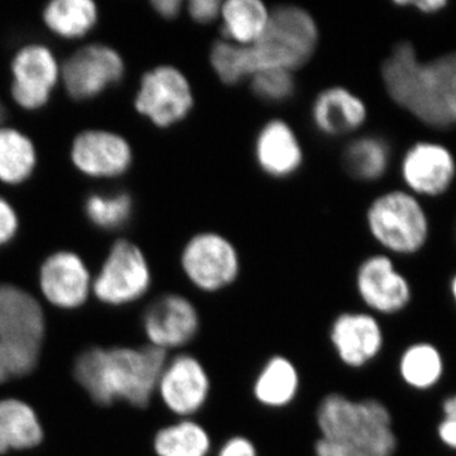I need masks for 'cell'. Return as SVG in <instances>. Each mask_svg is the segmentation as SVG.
Instances as JSON below:
<instances>
[{"label": "cell", "instance_id": "1", "mask_svg": "<svg viewBox=\"0 0 456 456\" xmlns=\"http://www.w3.org/2000/svg\"><path fill=\"white\" fill-rule=\"evenodd\" d=\"M382 77L389 97L425 125L456 126V53L422 62L402 42L384 61Z\"/></svg>", "mask_w": 456, "mask_h": 456}, {"label": "cell", "instance_id": "2", "mask_svg": "<svg viewBox=\"0 0 456 456\" xmlns=\"http://www.w3.org/2000/svg\"><path fill=\"white\" fill-rule=\"evenodd\" d=\"M167 353L146 345L140 347H90L74 364V377L101 406L125 401L145 408L156 395Z\"/></svg>", "mask_w": 456, "mask_h": 456}, {"label": "cell", "instance_id": "3", "mask_svg": "<svg viewBox=\"0 0 456 456\" xmlns=\"http://www.w3.org/2000/svg\"><path fill=\"white\" fill-rule=\"evenodd\" d=\"M316 424L320 436L338 441L351 456H393L397 449L391 412L378 399L327 395L318 403Z\"/></svg>", "mask_w": 456, "mask_h": 456}, {"label": "cell", "instance_id": "4", "mask_svg": "<svg viewBox=\"0 0 456 456\" xmlns=\"http://www.w3.org/2000/svg\"><path fill=\"white\" fill-rule=\"evenodd\" d=\"M317 44V25L307 11L296 5L275 9L263 36L246 46L251 77L268 69L294 71L311 59Z\"/></svg>", "mask_w": 456, "mask_h": 456}, {"label": "cell", "instance_id": "5", "mask_svg": "<svg viewBox=\"0 0 456 456\" xmlns=\"http://www.w3.org/2000/svg\"><path fill=\"white\" fill-rule=\"evenodd\" d=\"M371 235L392 253L415 254L426 244L428 221L416 198L404 191H389L369 207Z\"/></svg>", "mask_w": 456, "mask_h": 456}, {"label": "cell", "instance_id": "6", "mask_svg": "<svg viewBox=\"0 0 456 456\" xmlns=\"http://www.w3.org/2000/svg\"><path fill=\"white\" fill-rule=\"evenodd\" d=\"M183 273L198 290L217 293L231 287L241 272V261L232 242L215 232L191 237L183 248Z\"/></svg>", "mask_w": 456, "mask_h": 456}, {"label": "cell", "instance_id": "7", "mask_svg": "<svg viewBox=\"0 0 456 456\" xmlns=\"http://www.w3.org/2000/svg\"><path fill=\"white\" fill-rule=\"evenodd\" d=\"M194 106L193 90L185 75L174 66L161 65L141 79L134 107L160 128L187 118Z\"/></svg>", "mask_w": 456, "mask_h": 456}, {"label": "cell", "instance_id": "8", "mask_svg": "<svg viewBox=\"0 0 456 456\" xmlns=\"http://www.w3.org/2000/svg\"><path fill=\"white\" fill-rule=\"evenodd\" d=\"M156 393L173 415L194 419L211 397V375L196 355L178 353L165 362Z\"/></svg>", "mask_w": 456, "mask_h": 456}, {"label": "cell", "instance_id": "9", "mask_svg": "<svg viewBox=\"0 0 456 456\" xmlns=\"http://www.w3.org/2000/svg\"><path fill=\"white\" fill-rule=\"evenodd\" d=\"M151 285V270L145 255L134 242L118 240L110 248L94 281L99 301L112 305L139 301Z\"/></svg>", "mask_w": 456, "mask_h": 456}, {"label": "cell", "instance_id": "10", "mask_svg": "<svg viewBox=\"0 0 456 456\" xmlns=\"http://www.w3.org/2000/svg\"><path fill=\"white\" fill-rule=\"evenodd\" d=\"M202 326L196 303L179 293H167L147 305L142 329L149 345L169 353L196 340Z\"/></svg>", "mask_w": 456, "mask_h": 456}, {"label": "cell", "instance_id": "11", "mask_svg": "<svg viewBox=\"0 0 456 456\" xmlns=\"http://www.w3.org/2000/svg\"><path fill=\"white\" fill-rule=\"evenodd\" d=\"M125 62L112 47L93 44L73 53L62 66L66 92L77 101L94 98L121 82Z\"/></svg>", "mask_w": 456, "mask_h": 456}, {"label": "cell", "instance_id": "12", "mask_svg": "<svg viewBox=\"0 0 456 456\" xmlns=\"http://www.w3.org/2000/svg\"><path fill=\"white\" fill-rule=\"evenodd\" d=\"M330 342L345 367H367L383 349L384 334L379 321L370 312L345 311L330 326Z\"/></svg>", "mask_w": 456, "mask_h": 456}, {"label": "cell", "instance_id": "13", "mask_svg": "<svg viewBox=\"0 0 456 456\" xmlns=\"http://www.w3.org/2000/svg\"><path fill=\"white\" fill-rule=\"evenodd\" d=\"M355 287L360 299L373 314H398L411 301L407 279L384 255H374L360 264Z\"/></svg>", "mask_w": 456, "mask_h": 456}, {"label": "cell", "instance_id": "14", "mask_svg": "<svg viewBox=\"0 0 456 456\" xmlns=\"http://www.w3.org/2000/svg\"><path fill=\"white\" fill-rule=\"evenodd\" d=\"M14 101L26 110H38L49 102L59 77L53 53L41 45H29L18 51L12 62Z\"/></svg>", "mask_w": 456, "mask_h": 456}, {"label": "cell", "instance_id": "15", "mask_svg": "<svg viewBox=\"0 0 456 456\" xmlns=\"http://www.w3.org/2000/svg\"><path fill=\"white\" fill-rule=\"evenodd\" d=\"M71 158L86 175L113 178L130 169L132 150L127 141L112 132L86 131L74 140Z\"/></svg>", "mask_w": 456, "mask_h": 456}, {"label": "cell", "instance_id": "16", "mask_svg": "<svg viewBox=\"0 0 456 456\" xmlns=\"http://www.w3.org/2000/svg\"><path fill=\"white\" fill-rule=\"evenodd\" d=\"M455 160L446 147L421 142L408 150L402 176L415 193L436 197L445 193L455 178Z\"/></svg>", "mask_w": 456, "mask_h": 456}, {"label": "cell", "instance_id": "17", "mask_svg": "<svg viewBox=\"0 0 456 456\" xmlns=\"http://www.w3.org/2000/svg\"><path fill=\"white\" fill-rule=\"evenodd\" d=\"M40 285L47 301L60 308L80 307L89 296L88 269L77 255L60 251L41 268Z\"/></svg>", "mask_w": 456, "mask_h": 456}, {"label": "cell", "instance_id": "18", "mask_svg": "<svg viewBox=\"0 0 456 456\" xmlns=\"http://www.w3.org/2000/svg\"><path fill=\"white\" fill-rule=\"evenodd\" d=\"M45 316L35 298L11 284H0V340L40 347Z\"/></svg>", "mask_w": 456, "mask_h": 456}, {"label": "cell", "instance_id": "19", "mask_svg": "<svg viewBox=\"0 0 456 456\" xmlns=\"http://www.w3.org/2000/svg\"><path fill=\"white\" fill-rule=\"evenodd\" d=\"M255 156L264 173L273 178H288L301 167L303 151L292 128L284 121L266 123L255 142Z\"/></svg>", "mask_w": 456, "mask_h": 456}, {"label": "cell", "instance_id": "20", "mask_svg": "<svg viewBox=\"0 0 456 456\" xmlns=\"http://www.w3.org/2000/svg\"><path fill=\"white\" fill-rule=\"evenodd\" d=\"M367 119L362 99L342 86H332L318 94L312 108V121L326 136H341L358 130Z\"/></svg>", "mask_w": 456, "mask_h": 456}, {"label": "cell", "instance_id": "21", "mask_svg": "<svg viewBox=\"0 0 456 456\" xmlns=\"http://www.w3.org/2000/svg\"><path fill=\"white\" fill-rule=\"evenodd\" d=\"M301 389V374L292 360L273 355L264 362L253 383L255 401L263 407L281 410L296 401Z\"/></svg>", "mask_w": 456, "mask_h": 456}, {"label": "cell", "instance_id": "22", "mask_svg": "<svg viewBox=\"0 0 456 456\" xmlns=\"http://www.w3.org/2000/svg\"><path fill=\"white\" fill-rule=\"evenodd\" d=\"M44 439L37 415L18 399L0 401V454L35 448Z\"/></svg>", "mask_w": 456, "mask_h": 456}, {"label": "cell", "instance_id": "23", "mask_svg": "<svg viewBox=\"0 0 456 456\" xmlns=\"http://www.w3.org/2000/svg\"><path fill=\"white\" fill-rule=\"evenodd\" d=\"M269 9L259 0H230L222 3V29L228 42L251 46L265 32L270 20Z\"/></svg>", "mask_w": 456, "mask_h": 456}, {"label": "cell", "instance_id": "24", "mask_svg": "<svg viewBox=\"0 0 456 456\" xmlns=\"http://www.w3.org/2000/svg\"><path fill=\"white\" fill-rule=\"evenodd\" d=\"M158 456H209L211 434L194 419H179L156 432L152 441Z\"/></svg>", "mask_w": 456, "mask_h": 456}, {"label": "cell", "instance_id": "25", "mask_svg": "<svg viewBox=\"0 0 456 456\" xmlns=\"http://www.w3.org/2000/svg\"><path fill=\"white\" fill-rule=\"evenodd\" d=\"M97 17V8L90 0H55L44 11L47 27L65 38L86 35L94 27Z\"/></svg>", "mask_w": 456, "mask_h": 456}, {"label": "cell", "instance_id": "26", "mask_svg": "<svg viewBox=\"0 0 456 456\" xmlns=\"http://www.w3.org/2000/svg\"><path fill=\"white\" fill-rule=\"evenodd\" d=\"M388 143L379 137L365 136L353 141L345 150L347 173L362 182L382 178L389 165Z\"/></svg>", "mask_w": 456, "mask_h": 456}, {"label": "cell", "instance_id": "27", "mask_svg": "<svg viewBox=\"0 0 456 456\" xmlns=\"http://www.w3.org/2000/svg\"><path fill=\"white\" fill-rule=\"evenodd\" d=\"M36 165L32 141L16 130H0V180L20 184L31 176Z\"/></svg>", "mask_w": 456, "mask_h": 456}, {"label": "cell", "instance_id": "28", "mask_svg": "<svg viewBox=\"0 0 456 456\" xmlns=\"http://www.w3.org/2000/svg\"><path fill=\"white\" fill-rule=\"evenodd\" d=\"M399 373L404 383L412 388H430L443 374V360L439 351L430 344L412 345L402 354Z\"/></svg>", "mask_w": 456, "mask_h": 456}, {"label": "cell", "instance_id": "29", "mask_svg": "<svg viewBox=\"0 0 456 456\" xmlns=\"http://www.w3.org/2000/svg\"><path fill=\"white\" fill-rule=\"evenodd\" d=\"M131 197L126 193L116 196H90L86 203V212L90 222L102 230L113 231L122 228L132 216Z\"/></svg>", "mask_w": 456, "mask_h": 456}, {"label": "cell", "instance_id": "30", "mask_svg": "<svg viewBox=\"0 0 456 456\" xmlns=\"http://www.w3.org/2000/svg\"><path fill=\"white\" fill-rule=\"evenodd\" d=\"M209 61L221 82L228 86H235L246 77H250L245 46L228 41L216 42Z\"/></svg>", "mask_w": 456, "mask_h": 456}, {"label": "cell", "instance_id": "31", "mask_svg": "<svg viewBox=\"0 0 456 456\" xmlns=\"http://www.w3.org/2000/svg\"><path fill=\"white\" fill-rule=\"evenodd\" d=\"M38 356L40 347L0 340V383L31 373Z\"/></svg>", "mask_w": 456, "mask_h": 456}, {"label": "cell", "instance_id": "32", "mask_svg": "<svg viewBox=\"0 0 456 456\" xmlns=\"http://www.w3.org/2000/svg\"><path fill=\"white\" fill-rule=\"evenodd\" d=\"M254 94L265 102H283L294 93L293 71L268 69L251 77Z\"/></svg>", "mask_w": 456, "mask_h": 456}, {"label": "cell", "instance_id": "33", "mask_svg": "<svg viewBox=\"0 0 456 456\" xmlns=\"http://www.w3.org/2000/svg\"><path fill=\"white\" fill-rule=\"evenodd\" d=\"M215 456H260L253 440L245 435H233L218 448Z\"/></svg>", "mask_w": 456, "mask_h": 456}, {"label": "cell", "instance_id": "34", "mask_svg": "<svg viewBox=\"0 0 456 456\" xmlns=\"http://www.w3.org/2000/svg\"><path fill=\"white\" fill-rule=\"evenodd\" d=\"M221 8L222 3L218 0H191L188 4L189 16L200 25H208L217 20Z\"/></svg>", "mask_w": 456, "mask_h": 456}, {"label": "cell", "instance_id": "35", "mask_svg": "<svg viewBox=\"0 0 456 456\" xmlns=\"http://www.w3.org/2000/svg\"><path fill=\"white\" fill-rule=\"evenodd\" d=\"M444 413L445 417L439 426L440 439L450 448L456 449V395L444 403Z\"/></svg>", "mask_w": 456, "mask_h": 456}, {"label": "cell", "instance_id": "36", "mask_svg": "<svg viewBox=\"0 0 456 456\" xmlns=\"http://www.w3.org/2000/svg\"><path fill=\"white\" fill-rule=\"evenodd\" d=\"M18 218L8 202L0 198V246L7 244L16 235Z\"/></svg>", "mask_w": 456, "mask_h": 456}, {"label": "cell", "instance_id": "37", "mask_svg": "<svg viewBox=\"0 0 456 456\" xmlns=\"http://www.w3.org/2000/svg\"><path fill=\"white\" fill-rule=\"evenodd\" d=\"M314 456H351L349 450L338 444V441L320 436L314 443Z\"/></svg>", "mask_w": 456, "mask_h": 456}, {"label": "cell", "instance_id": "38", "mask_svg": "<svg viewBox=\"0 0 456 456\" xmlns=\"http://www.w3.org/2000/svg\"><path fill=\"white\" fill-rule=\"evenodd\" d=\"M151 5L159 16L165 18V20H174V18L178 17L183 4L179 0H155L151 3Z\"/></svg>", "mask_w": 456, "mask_h": 456}, {"label": "cell", "instance_id": "39", "mask_svg": "<svg viewBox=\"0 0 456 456\" xmlns=\"http://www.w3.org/2000/svg\"><path fill=\"white\" fill-rule=\"evenodd\" d=\"M397 4L403 5V7H413L421 13L431 14L445 8L448 3L444 0H417V2H398Z\"/></svg>", "mask_w": 456, "mask_h": 456}, {"label": "cell", "instance_id": "40", "mask_svg": "<svg viewBox=\"0 0 456 456\" xmlns=\"http://www.w3.org/2000/svg\"><path fill=\"white\" fill-rule=\"evenodd\" d=\"M5 116H7V110H5L4 106H3L2 102H0V123L4 121Z\"/></svg>", "mask_w": 456, "mask_h": 456}, {"label": "cell", "instance_id": "41", "mask_svg": "<svg viewBox=\"0 0 456 456\" xmlns=\"http://www.w3.org/2000/svg\"><path fill=\"white\" fill-rule=\"evenodd\" d=\"M452 296H454V298L456 301V277L454 278V281H452Z\"/></svg>", "mask_w": 456, "mask_h": 456}]
</instances>
